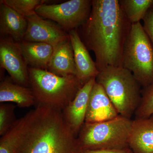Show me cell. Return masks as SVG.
I'll use <instances>...</instances> for the list:
<instances>
[{
	"mask_svg": "<svg viewBox=\"0 0 153 153\" xmlns=\"http://www.w3.org/2000/svg\"><path fill=\"white\" fill-rule=\"evenodd\" d=\"M131 25L119 0H92L89 17L76 30L88 51L94 53L99 71L122 67L124 46Z\"/></svg>",
	"mask_w": 153,
	"mask_h": 153,
	"instance_id": "1",
	"label": "cell"
},
{
	"mask_svg": "<svg viewBox=\"0 0 153 153\" xmlns=\"http://www.w3.org/2000/svg\"><path fill=\"white\" fill-rule=\"evenodd\" d=\"M24 117L13 153H82L61 110L37 105Z\"/></svg>",
	"mask_w": 153,
	"mask_h": 153,
	"instance_id": "2",
	"label": "cell"
},
{
	"mask_svg": "<svg viewBox=\"0 0 153 153\" xmlns=\"http://www.w3.org/2000/svg\"><path fill=\"white\" fill-rule=\"evenodd\" d=\"M29 86L40 105L63 110L84 85L72 75L58 76L47 70L29 67Z\"/></svg>",
	"mask_w": 153,
	"mask_h": 153,
	"instance_id": "3",
	"label": "cell"
},
{
	"mask_svg": "<svg viewBox=\"0 0 153 153\" xmlns=\"http://www.w3.org/2000/svg\"><path fill=\"white\" fill-rule=\"evenodd\" d=\"M96 82L101 85L119 115L131 119L141 99V86L133 74L123 67H106L99 71Z\"/></svg>",
	"mask_w": 153,
	"mask_h": 153,
	"instance_id": "4",
	"label": "cell"
},
{
	"mask_svg": "<svg viewBox=\"0 0 153 153\" xmlns=\"http://www.w3.org/2000/svg\"><path fill=\"white\" fill-rule=\"evenodd\" d=\"M131 119L118 115L109 120L86 123L77 138L83 150L118 149L129 148Z\"/></svg>",
	"mask_w": 153,
	"mask_h": 153,
	"instance_id": "5",
	"label": "cell"
},
{
	"mask_svg": "<svg viewBox=\"0 0 153 153\" xmlns=\"http://www.w3.org/2000/svg\"><path fill=\"white\" fill-rule=\"evenodd\" d=\"M122 67L143 88L153 83V46L141 22L131 25L124 46Z\"/></svg>",
	"mask_w": 153,
	"mask_h": 153,
	"instance_id": "6",
	"label": "cell"
},
{
	"mask_svg": "<svg viewBox=\"0 0 153 153\" xmlns=\"http://www.w3.org/2000/svg\"><path fill=\"white\" fill-rule=\"evenodd\" d=\"M92 0H70L57 4H42L37 7L36 13L51 20L68 33L76 30L89 17Z\"/></svg>",
	"mask_w": 153,
	"mask_h": 153,
	"instance_id": "7",
	"label": "cell"
},
{
	"mask_svg": "<svg viewBox=\"0 0 153 153\" xmlns=\"http://www.w3.org/2000/svg\"><path fill=\"white\" fill-rule=\"evenodd\" d=\"M0 65L1 68L7 70L15 83L26 87L29 86V67L18 43L10 37L1 38Z\"/></svg>",
	"mask_w": 153,
	"mask_h": 153,
	"instance_id": "8",
	"label": "cell"
},
{
	"mask_svg": "<svg viewBox=\"0 0 153 153\" xmlns=\"http://www.w3.org/2000/svg\"><path fill=\"white\" fill-rule=\"evenodd\" d=\"M27 28L24 41L50 44L53 48L69 38L68 33L56 23L36 13L26 17Z\"/></svg>",
	"mask_w": 153,
	"mask_h": 153,
	"instance_id": "9",
	"label": "cell"
},
{
	"mask_svg": "<svg viewBox=\"0 0 153 153\" xmlns=\"http://www.w3.org/2000/svg\"><path fill=\"white\" fill-rule=\"evenodd\" d=\"M95 82L96 77H93L85 83L62 110L65 120L76 136L85 123L89 97Z\"/></svg>",
	"mask_w": 153,
	"mask_h": 153,
	"instance_id": "10",
	"label": "cell"
},
{
	"mask_svg": "<svg viewBox=\"0 0 153 153\" xmlns=\"http://www.w3.org/2000/svg\"><path fill=\"white\" fill-rule=\"evenodd\" d=\"M118 115L103 88L95 82L89 97L85 122H99Z\"/></svg>",
	"mask_w": 153,
	"mask_h": 153,
	"instance_id": "11",
	"label": "cell"
},
{
	"mask_svg": "<svg viewBox=\"0 0 153 153\" xmlns=\"http://www.w3.org/2000/svg\"><path fill=\"white\" fill-rule=\"evenodd\" d=\"M68 33L74 52L76 76L84 85L91 78L96 77L99 71L77 30H71Z\"/></svg>",
	"mask_w": 153,
	"mask_h": 153,
	"instance_id": "12",
	"label": "cell"
},
{
	"mask_svg": "<svg viewBox=\"0 0 153 153\" xmlns=\"http://www.w3.org/2000/svg\"><path fill=\"white\" fill-rule=\"evenodd\" d=\"M129 147L133 153H153V114L132 120Z\"/></svg>",
	"mask_w": 153,
	"mask_h": 153,
	"instance_id": "13",
	"label": "cell"
},
{
	"mask_svg": "<svg viewBox=\"0 0 153 153\" xmlns=\"http://www.w3.org/2000/svg\"><path fill=\"white\" fill-rule=\"evenodd\" d=\"M47 70L60 76H76L74 52L70 38L53 48Z\"/></svg>",
	"mask_w": 153,
	"mask_h": 153,
	"instance_id": "14",
	"label": "cell"
},
{
	"mask_svg": "<svg viewBox=\"0 0 153 153\" xmlns=\"http://www.w3.org/2000/svg\"><path fill=\"white\" fill-rule=\"evenodd\" d=\"M28 22L26 17L0 2L1 36H8L16 42L24 41Z\"/></svg>",
	"mask_w": 153,
	"mask_h": 153,
	"instance_id": "15",
	"label": "cell"
},
{
	"mask_svg": "<svg viewBox=\"0 0 153 153\" xmlns=\"http://www.w3.org/2000/svg\"><path fill=\"white\" fill-rule=\"evenodd\" d=\"M18 44L27 66L47 70L53 52L52 46L41 42L24 41Z\"/></svg>",
	"mask_w": 153,
	"mask_h": 153,
	"instance_id": "16",
	"label": "cell"
},
{
	"mask_svg": "<svg viewBox=\"0 0 153 153\" xmlns=\"http://www.w3.org/2000/svg\"><path fill=\"white\" fill-rule=\"evenodd\" d=\"M0 102H14L21 108L30 107L37 104L31 88L15 83L11 78L1 82Z\"/></svg>",
	"mask_w": 153,
	"mask_h": 153,
	"instance_id": "17",
	"label": "cell"
},
{
	"mask_svg": "<svg viewBox=\"0 0 153 153\" xmlns=\"http://www.w3.org/2000/svg\"><path fill=\"white\" fill-rule=\"evenodd\" d=\"M124 13L131 25L140 22L153 7V0H119Z\"/></svg>",
	"mask_w": 153,
	"mask_h": 153,
	"instance_id": "18",
	"label": "cell"
},
{
	"mask_svg": "<svg viewBox=\"0 0 153 153\" xmlns=\"http://www.w3.org/2000/svg\"><path fill=\"white\" fill-rule=\"evenodd\" d=\"M24 121V117L17 119L0 139V153H13Z\"/></svg>",
	"mask_w": 153,
	"mask_h": 153,
	"instance_id": "19",
	"label": "cell"
},
{
	"mask_svg": "<svg viewBox=\"0 0 153 153\" xmlns=\"http://www.w3.org/2000/svg\"><path fill=\"white\" fill-rule=\"evenodd\" d=\"M41 0H1L3 3L25 17L36 13L37 7L44 4Z\"/></svg>",
	"mask_w": 153,
	"mask_h": 153,
	"instance_id": "20",
	"label": "cell"
},
{
	"mask_svg": "<svg viewBox=\"0 0 153 153\" xmlns=\"http://www.w3.org/2000/svg\"><path fill=\"white\" fill-rule=\"evenodd\" d=\"M141 99L138 107L135 113V118L148 117L153 114V83L143 88Z\"/></svg>",
	"mask_w": 153,
	"mask_h": 153,
	"instance_id": "21",
	"label": "cell"
},
{
	"mask_svg": "<svg viewBox=\"0 0 153 153\" xmlns=\"http://www.w3.org/2000/svg\"><path fill=\"white\" fill-rule=\"evenodd\" d=\"M16 106L12 104L0 105V135L2 136L17 120L15 114Z\"/></svg>",
	"mask_w": 153,
	"mask_h": 153,
	"instance_id": "22",
	"label": "cell"
},
{
	"mask_svg": "<svg viewBox=\"0 0 153 153\" xmlns=\"http://www.w3.org/2000/svg\"><path fill=\"white\" fill-rule=\"evenodd\" d=\"M143 21V27L153 46V7L148 11Z\"/></svg>",
	"mask_w": 153,
	"mask_h": 153,
	"instance_id": "23",
	"label": "cell"
},
{
	"mask_svg": "<svg viewBox=\"0 0 153 153\" xmlns=\"http://www.w3.org/2000/svg\"><path fill=\"white\" fill-rule=\"evenodd\" d=\"M82 153H133L130 148L118 149L96 150H83Z\"/></svg>",
	"mask_w": 153,
	"mask_h": 153,
	"instance_id": "24",
	"label": "cell"
}]
</instances>
